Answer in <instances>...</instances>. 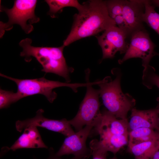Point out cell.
Listing matches in <instances>:
<instances>
[{"label":"cell","instance_id":"10","mask_svg":"<svg viewBox=\"0 0 159 159\" xmlns=\"http://www.w3.org/2000/svg\"><path fill=\"white\" fill-rule=\"evenodd\" d=\"M44 110L40 109L34 117L16 122V130L21 132L26 128L30 126L41 127L52 131L61 133L68 137L75 132L72 129L69 120L66 119L55 120L47 118L43 115Z\"/></svg>","mask_w":159,"mask_h":159},{"label":"cell","instance_id":"24","mask_svg":"<svg viewBox=\"0 0 159 159\" xmlns=\"http://www.w3.org/2000/svg\"><path fill=\"white\" fill-rule=\"evenodd\" d=\"M150 1L155 7L157 6L159 7V0H151Z\"/></svg>","mask_w":159,"mask_h":159},{"label":"cell","instance_id":"12","mask_svg":"<svg viewBox=\"0 0 159 159\" xmlns=\"http://www.w3.org/2000/svg\"><path fill=\"white\" fill-rule=\"evenodd\" d=\"M101 114L100 120L94 128L100 138L114 135H128L127 120L118 119L107 110Z\"/></svg>","mask_w":159,"mask_h":159},{"label":"cell","instance_id":"8","mask_svg":"<svg viewBox=\"0 0 159 159\" xmlns=\"http://www.w3.org/2000/svg\"><path fill=\"white\" fill-rule=\"evenodd\" d=\"M97 38L102 49V59L113 58L118 52L125 53L129 44L127 34L116 26L105 30Z\"/></svg>","mask_w":159,"mask_h":159},{"label":"cell","instance_id":"3","mask_svg":"<svg viewBox=\"0 0 159 159\" xmlns=\"http://www.w3.org/2000/svg\"><path fill=\"white\" fill-rule=\"evenodd\" d=\"M121 77L119 73L114 80L107 77L101 80L98 85L100 87V97L109 112L117 118L127 120V113L134 108L135 100L130 94L122 91Z\"/></svg>","mask_w":159,"mask_h":159},{"label":"cell","instance_id":"25","mask_svg":"<svg viewBox=\"0 0 159 159\" xmlns=\"http://www.w3.org/2000/svg\"><path fill=\"white\" fill-rule=\"evenodd\" d=\"M49 159H62L59 157H57L55 156V155H52L50 157V158ZM70 159H77V158L74 157Z\"/></svg>","mask_w":159,"mask_h":159},{"label":"cell","instance_id":"21","mask_svg":"<svg viewBox=\"0 0 159 159\" xmlns=\"http://www.w3.org/2000/svg\"><path fill=\"white\" fill-rule=\"evenodd\" d=\"M123 0L105 1L109 15L113 20L123 14Z\"/></svg>","mask_w":159,"mask_h":159},{"label":"cell","instance_id":"15","mask_svg":"<svg viewBox=\"0 0 159 159\" xmlns=\"http://www.w3.org/2000/svg\"><path fill=\"white\" fill-rule=\"evenodd\" d=\"M159 147V139L128 147V150L135 159H151Z\"/></svg>","mask_w":159,"mask_h":159},{"label":"cell","instance_id":"11","mask_svg":"<svg viewBox=\"0 0 159 159\" xmlns=\"http://www.w3.org/2000/svg\"><path fill=\"white\" fill-rule=\"evenodd\" d=\"M145 0H123V16L129 38L139 30L144 29L143 16L145 12Z\"/></svg>","mask_w":159,"mask_h":159},{"label":"cell","instance_id":"4","mask_svg":"<svg viewBox=\"0 0 159 159\" xmlns=\"http://www.w3.org/2000/svg\"><path fill=\"white\" fill-rule=\"evenodd\" d=\"M1 76L14 82L16 84L17 90L16 92L19 100L26 97L36 94L44 96L50 103L56 99L57 94L53 90L56 88L67 87L70 88L75 92L78 88L86 87L87 83H69L59 81L50 80L44 77L39 78L31 79H19L8 76L0 73Z\"/></svg>","mask_w":159,"mask_h":159},{"label":"cell","instance_id":"26","mask_svg":"<svg viewBox=\"0 0 159 159\" xmlns=\"http://www.w3.org/2000/svg\"><path fill=\"white\" fill-rule=\"evenodd\" d=\"M156 109H157L158 112V120H159V106L158 107H157Z\"/></svg>","mask_w":159,"mask_h":159},{"label":"cell","instance_id":"27","mask_svg":"<svg viewBox=\"0 0 159 159\" xmlns=\"http://www.w3.org/2000/svg\"><path fill=\"white\" fill-rule=\"evenodd\" d=\"M110 159H118L116 157H114L113 158H111Z\"/></svg>","mask_w":159,"mask_h":159},{"label":"cell","instance_id":"23","mask_svg":"<svg viewBox=\"0 0 159 159\" xmlns=\"http://www.w3.org/2000/svg\"><path fill=\"white\" fill-rule=\"evenodd\" d=\"M92 159H107V152L105 149L99 141L95 139L90 143Z\"/></svg>","mask_w":159,"mask_h":159},{"label":"cell","instance_id":"7","mask_svg":"<svg viewBox=\"0 0 159 159\" xmlns=\"http://www.w3.org/2000/svg\"><path fill=\"white\" fill-rule=\"evenodd\" d=\"M128 47L123 57L118 60L120 64L130 58L142 59V66L145 69L149 67L152 57L157 55L154 50L155 44L150 39L145 29L133 34L130 38Z\"/></svg>","mask_w":159,"mask_h":159},{"label":"cell","instance_id":"16","mask_svg":"<svg viewBox=\"0 0 159 159\" xmlns=\"http://www.w3.org/2000/svg\"><path fill=\"white\" fill-rule=\"evenodd\" d=\"M128 137V147L159 139V132L150 128L140 127L130 131Z\"/></svg>","mask_w":159,"mask_h":159},{"label":"cell","instance_id":"14","mask_svg":"<svg viewBox=\"0 0 159 159\" xmlns=\"http://www.w3.org/2000/svg\"><path fill=\"white\" fill-rule=\"evenodd\" d=\"M37 127L30 126L24 129L23 133L9 148L13 151L21 148H46Z\"/></svg>","mask_w":159,"mask_h":159},{"label":"cell","instance_id":"19","mask_svg":"<svg viewBox=\"0 0 159 159\" xmlns=\"http://www.w3.org/2000/svg\"><path fill=\"white\" fill-rule=\"evenodd\" d=\"M45 1L49 6V9L48 14L52 17L59 11L67 7L76 8L79 11L82 9L83 5L76 0H46Z\"/></svg>","mask_w":159,"mask_h":159},{"label":"cell","instance_id":"13","mask_svg":"<svg viewBox=\"0 0 159 159\" xmlns=\"http://www.w3.org/2000/svg\"><path fill=\"white\" fill-rule=\"evenodd\" d=\"M129 132L140 127L148 128L159 132L158 115L156 108L140 110L133 108L128 124Z\"/></svg>","mask_w":159,"mask_h":159},{"label":"cell","instance_id":"18","mask_svg":"<svg viewBox=\"0 0 159 159\" xmlns=\"http://www.w3.org/2000/svg\"><path fill=\"white\" fill-rule=\"evenodd\" d=\"M145 10L143 16V22L145 23L159 35V14L155 10V6L150 0H145Z\"/></svg>","mask_w":159,"mask_h":159},{"label":"cell","instance_id":"1","mask_svg":"<svg viewBox=\"0 0 159 159\" xmlns=\"http://www.w3.org/2000/svg\"><path fill=\"white\" fill-rule=\"evenodd\" d=\"M82 4V9L74 16L70 32L63 42L65 47L116 26L109 15L105 1L89 0Z\"/></svg>","mask_w":159,"mask_h":159},{"label":"cell","instance_id":"9","mask_svg":"<svg viewBox=\"0 0 159 159\" xmlns=\"http://www.w3.org/2000/svg\"><path fill=\"white\" fill-rule=\"evenodd\" d=\"M93 127L92 125H86L81 130L67 137L55 156L59 157L72 154L77 159H88L92 155V152L87 147L86 142Z\"/></svg>","mask_w":159,"mask_h":159},{"label":"cell","instance_id":"6","mask_svg":"<svg viewBox=\"0 0 159 159\" xmlns=\"http://www.w3.org/2000/svg\"><path fill=\"white\" fill-rule=\"evenodd\" d=\"M100 82L89 83L77 114L73 118L69 120L77 132L83 129L85 125H92L95 127L100 120L102 114L100 111L99 90L94 89L92 86L98 85Z\"/></svg>","mask_w":159,"mask_h":159},{"label":"cell","instance_id":"28","mask_svg":"<svg viewBox=\"0 0 159 159\" xmlns=\"http://www.w3.org/2000/svg\"><path fill=\"white\" fill-rule=\"evenodd\" d=\"M158 55H159V54H158Z\"/></svg>","mask_w":159,"mask_h":159},{"label":"cell","instance_id":"20","mask_svg":"<svg viewBox=\"0 0 159 159\" xmlns=\"http://www.w3.org/2000/svg\"><path fill=\"white\" fill-rule=\"evenodd\" d=\"M154 72L153 68L150 66L143 70V84L149 89L151 88L154 85L159 88V76Z\"/></svg>","mask_w":159,"mask_h":159},{"label":"cell","instance_id":"2","mask_svg":"<svg viewBox=\"0 0 159 159\" xmlns=\"http://www.w3.org/2000/svg\"><path fill=\"white\" fill-rule=\"evenodd\" d=\"M32 39L27 38L21 40L19 45L22 49L20 56L29 61L31 56L35 58L43 67L42 71L52 73L64 77L69 82L70 73L73 69L69 67L66 63L63 51V45L58 47H36L31 45Z\"/></svg>","mask_w":159,"mask_h":159},{"label":"cell","instance_id":"5","mask_svg":"<svg viewBox=\"0 0 159 159\" xmlns=\"http://www.w3.org/2000/svg\"><path fill=\"white\" fill-rule=\"evenodd\" d=\"M11 9L1 6L0 11H4L8 17L6 23L0 22V37H2L6 31L11 30L14 24L19 25L27 34L33 29L32 24L40 21L39 18L35 14L37 1L35 0H16Z\"/></svg>","mask_w":159,"mask_h":159},{"label":"cell","instance_id":"22","mask_svg":"<svg viewBox=\"0 0 159 159\" xmlns=\"http://www.w3.org/2000/svg\"><path fill=\"white\" fill-rule=\"evenodd\" d=\"M18 101L16 92L12 91L0 90V108L8 107L13 103Z\"/></svg>","mask_w":159,"mask_h":159},{"label":"cell","instance_id":"17","mask_svg":"<svg viewBox=\"0 0 159 159\" xmlns=\"http://www.w3.org/2000/svg\"><path fill=\"white\" fill-rule=\"evenodd\" d=\"M128 135H114L100 138L101 144L107 152L116 154L124 146L128 143Z\"/></svg>","mask_w":159,"mask_h":159}]
</instances>
